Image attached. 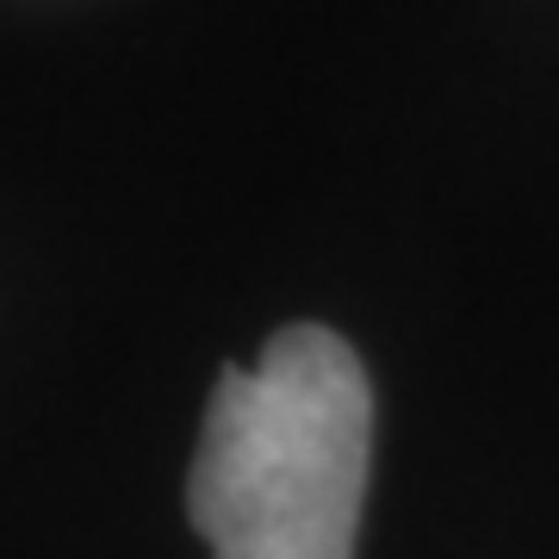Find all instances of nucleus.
I'll list each match as a JSON object with an SVG mask.
<instances>
[{
	"mask_svg": "<svg viewBox=\"0 0 559 559\" xmlns=\"http://www.w3.org/2000/svg\"><path fill=\"white\" fill-rule=\"evenodd\" d=\"M373 448L355 348L293 323L255 367H224L200 429L187 516L212 559H348Z\"/></svg>",
	"mask_w": 559,
	"mask_h": 559,
	"instance_id": "1",
	"label": "nucleus"
}]
</instances>
